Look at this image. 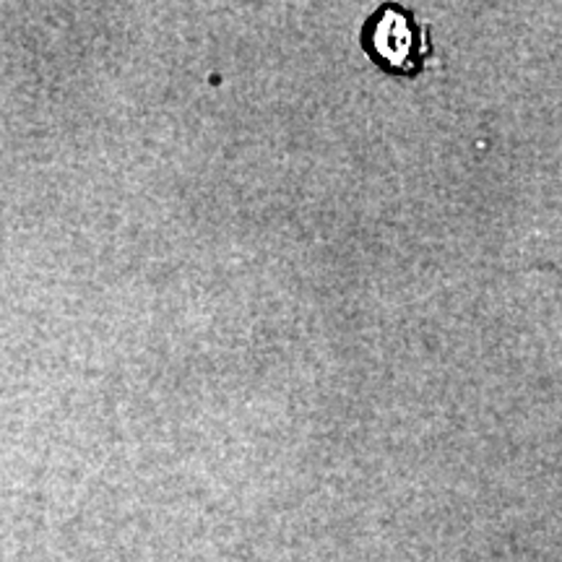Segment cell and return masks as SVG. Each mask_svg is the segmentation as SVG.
Returning <instances> with one entry per match:
<instances>
[{"label":"cell","instance_id":"cell-1","mask_svg":"<svg viewBox=\"0 0 562 562\" xmlns=\"http://www.w3.org/2000/svg\"><path fill=\"white\" fill-rule=\"evenodd\" d=\"M360 42L378 68L402 79H414L422 74L432 55L427 26L417 19V13L396 3L381 5L364 21Z\"/></svg>","mask_w":562,"mask_h":562}]
</instances>
